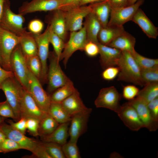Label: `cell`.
<instances>
[{
  "label": "cell",
  "mask_w": 158,
  "mask_h": 158,
  "mask_svg": "<svg viewBox=\"0 0 158 158\" xmlns=\"http://www.w3.org/2000/svg\"><path fill=\"white\" fill-rule=\"evenodd\" d=\"M125 31L123 26L112 25L102 27L98 36L99 42L107 45Z\"/></svg>",
  "instance_id": "cell-28"
},
{
  "label": "cell",
  "mask_w": 158,
  "mask_h": 158,
  "mask_svg": "<svg viewBox=\"0 0 158 158\" xmlns=\"http://www.w3.org/2000/svg\"><path fill=\"white\" fill-rule=\"evenodd\" d=\"M85 18L84 25L86 29L87 41L98 44L99 42L98 36L102 26L96 16L92 12Z\"/></svg>",
  "instance_id": "cell-24"
},
{
  "label": "cell",
  "mask_w": 158,
  "mask_h": 158,
  "mask_svg": "<svg viewBox=\"0 0 158 158\" xmlns=\"http://www.w3.org/2000/svg\"><path fill=\"white\" fill-rule=\"evenodd\" d=\"M19 44L18 36L0 27V55L2 67L5 70L11 71V55L16 47Z\"/></svg>",
  "instance_id": "cell-6"
},
{
  "label": "cell",
  "mask_w": 158,
  "mask_h": 158,
  "mask_svg": "<svg viewBox=\"0 0 158 158\" xmlns=\"http://www.w3.org/2000/svg\"><path fill=\"white\" fill-rule=\"evenodd\" d=\"M128 0H108L111 9L128 6Z\"/></svg>",
  "instance_id": "cell-51"
},
{
  "label": "cell",
  "mask_w": 158,
  "mask_h": 158,
  "mask_svg": "<svg viewBox=\"0 0 158 158\" xmlns=\"http://www.w3.org/2000/svg\"><path fill=\"white\" fill-rule=\"evenodd\" d=\"M0 130L7 138L17 142L22 149L33 153L40 141L27 137L20 132L12 127L10 124L4 122L0 126Z\"/></svg>",
  "instance_id": "cell-13"
},
{
  "label": "cell",
  "mask_w": 158,
  "mask_h": 158,
  "mask_svg": "<svg viewBox=\"0 0 158 158\" xmlns=\"http://www.w3.org/2000/svg\"><path fill=\"white\" fill-rule=\"evenodd\" d=\"M137 96L147 104L158 97V83L145 84Z\"/></svg>",
  "instance_id": "cell-32"
},
{
  "label": "cell",
  "mask_w": 158,
  "mask_h": 158,
  "mask_svg": "<svg viewBox=\"0 0 158 158\" xmlns=\"http://www.w3.org/2000/svg\"><path fill=\"white\" fill-rule=\"evenodd\" d=\"M131 20L137 24L150 38L156 39L158 35V28L148 18L144 11L139 8Z\"/></svg>",
  "instance_id": "cell-21"
},
{
  "label": "cell",
  "mask_w": 158,
  "mask_h": 158,
  "mask_svg": "<svg viewBox=\"0 0 158 158\" xmlns=\"http://www.w3.org/2000/svg\"><path fill=\"white\" fill-rule=\"evenodd\" d=\"M135 37L125 31L107 45L132 54L135 50Z\"/></svg>",
  "instance_id": "cell-23"
},
{
  "label": "cell",
  "mask_w": 158,
  "mask_h": 158,
  "mask_svg": "<svg viewBox=\"0 0 158 158\" xmlns=\"http://www.w3.org/2000/svg\"><path fill=\"white\" fill-rule=\"evenodd\" d=\"M119 71V68L117 66L109 67L104 69L102 73V77L105 80H112L118 76Z\"/></svg>",
  "instance_id": "cell-43"
},
{
  "label": "cell",
  "mask_w": 158,
  "mask_h": 158,
  "mask_svg": "<svg viewBox=\"0 0 158 158\" xmlns=\"http://www.w3.org/2000/svg\"><path fill=\"white\" fill-rule=\"evenodd\" d=\"M117 66L119 69L117 76L118 80L131 83L141 87L144 86L141 69L130 52L122 51Z\"/></svg>",
  "instance_id": "cell-1"
},
{
  "label": "cell",
  "mask_w": 158,
  "mask_h": 158,
  "mask_svg": "<svg viewBox=\"0 0 158 158\" xmlns=\"http://www.w3.org/2000/svg\"><path fill=\"white\" fill-rule=\"evenodd\" d=\"M48 58L49 65L47 73V91L51 93L71 80L62 70L59 65V61L54 51L49 52Z\"/></svg>",
  "instance_id": "cell-2"
},
{
  "label": "cell",
  "mask_w": 158,
  "mask_h": 158,
  "mask_svg": "<svg viewBox=\"0 0 158 158\" xmlns=\"http://www.w3.org/2000/svg\"><path fill=\"white\" fill-rule=\"evenodd\" d=\"M34 157L39 158H51L48 154L42 142H39L35 151L32 153Z\"/></svg>",
  "instance_id": "cell-47"
},
{
  "label": "cell",
  "mask_w": 158,
  "mask_h": 158,
  "mask_svg": "<svg viewBox=\"0 0 158 158\" xmlns=\"http://www.w3.org/2000/svg\"><path fill=\"white\" fill-rule=\"evenodd\" d=\"M14 76L12 71L5 70L0 65V89L2 83L6 80Z\"/></svg>",
  "instance_id": "cell-50"
},
{
  "label": "cell",
  "mask_w": 158,
  "mask_h": 158,
  "mask_svg": "<svg viewBox=\"0 0 158 158\" xmlns=\"http://www.w3.org/2000/svg\"><path fill=\"white\" fill-rule=\"evenodd\" d=\"M81 0H63L60 8L64 11L80 6Z\"/></svg>",
  "instance_id": "cell-48"
},
{
  "label": "cell",
  "mask_w": 158,
  "mask_h": 158,
  "mask_svg": "<svg viewBox=\"0 0 158 158\" xmlns=\"http://www.w3.org/2000/svg\"><path fill=\"white\" fill-rule=\"evenodd\" d=\"M5 0H0V20L3 12L4 5Z\"/></svg>",
  "instance_id": "cell-53"
},
{
  "label": "cell",
  "mask_w": 158,
  "mask_h": 158,
  "mask_svg": "<svg viewBox=\"0 0 158 158\" xmlns=\"http://www.w3.org/2000/svg\"><path fill=\"white\" fill-rule=\"evenodd\" d=\"M141 75L144 85L149 83H158V66L141 69Z\"/></svg>",
  "instance_id": "cell-36"
},
{
  "label": "cell",
  "mask_w": 158,
  "mask_h": 158,
  "mask_svg": "<svg viewBox=\"0 0 158 158\" xmlns=\"http://www.w3.org/2000/svg\"><path fill=\"white\" fill-rule=\"evenodd\" d=\"M42 22L38 19H34L30 21L28 25V28L30 32L33 35L41 34L44 28Z\"/></svg>",
  "instance_id": "cell-44"
},
{
  "label": "cell",
  "mask_w": 158,
  "mask_h": 158,
  "mask_svg": "<svg viewBox=\"0 0 158 158\" xmlns=\"http://www.w3.org/2000/svg\"><path fill=\"white\" fill-rule=\"evenodd\" d=\"M138 0H128V6L135 4Z\"/></svg>",
  "instance_id": "cell-55"
},
{
  "label": "cell",
  "mask_w": 158,
  "mask_h": 158,
  "mask_svg": "<svg viewBox=\"0 0 158 158\" xmlns=\"http://www.w3.org/2000/svg\"><path fill=\"white\" fill-rule=\"evenodd\" d=\"M50 28L48 24L44 31L42 33L33 35L38 49V55L42 65V71L40 81L45 83L47 81V73L48 68L47 60L48 58L49 46L50 43L49 37Z\"/></svg>",
  "instance_id": "cell-10"
},
{
  "label": "cell",
  "mask_w": 158,
  "mask_h": 158,
  "mask_svg": "<svg viewBox=\"0 0 158 158\" xmlns=\"http://www.w3.org/2000/svg\"><path fill=\"white\" fill-rule=\"evenodd\" d=\"M59 124L48 114L40 121L38 129L39 136H46L50 134Z\"/></svg>",
  "instance_id": "cell-31"
},
{
  "label": "cell",
  "mask_w": 158,
  "mask_h": 158,
  "mask_svg": "<svg viewBox=\"0 0 158 158\" xmlns=\"http://www.w3.org/2000/svg\"><path fill=\"white\" fill-rule=\"evenodd\" d=\"M92 111V109L89 108L87 110L71 117L68 129L70 138L69 141L77 142L79 137L86 131L87 123Z\"/></svg>",
  "instance_id": "cell-16"
},
{
  "label": "cell",
  "mask_w": 158,
  "mask_h": 158,
  "mask_svg": "<svg viewBox=\"0 0 158 158\" xmlns=\"http://www.w3.org/2000/svg\"><path fill=\"white\" fill-rule=\"evenodd\" d=\"M64 11L67 30L71 32L77 31L83 28L84 18L92 12V8L90 5L80 6Z\"/></svg>",
  "instance_id": "cell-15"
},
{
  "label": "cell",
  "mask_w": 158,
  "mask_h": 158,
  "mask_svg": "<svg viewBox=\"0 0 158 158\" xmlns=\"http://www.w3.org/2000/svg\"><path fill=\"white\" fill-rule=\"evenodd\" d=\"M18 36L19 44L25 57L38 55L37 44L32 33L26 31Z\"/></svg>",
  "instance_id": "cell-25"
},
{
  "label": "cell",
  "mask_w": 158,
  "mask_h": 158,
  "mask_svg": "<svg viewBox=\"0 0 158 158\" xmlns=\"http://www.w3.org/2000/svg\"><path fill=\"white\" fill-rule=\"evenodd\" d=\"M71 80L54 91L50 96L51 103H61L76 90Z\"/></svg>",
  "instance_id": "cell-29"
},
{
  "label": "cell",
  "mask_w": 158,
  "mask_h": 158,
  "mask_svg": "<svg viewBox=\"0 0 158 158\" xmlns=\"http://www.w3.org/2000/svg\"><path fill=\"white\" fill-rule=\"evenodd\" d=\"M140 90L133 85H128L123 87L122 96L129 101L132 100L137 96Z\"/></svg>",
  "instance_id": "cell-41"
},
{
  "label": "cell",
  "mask_w": 158,
  "mask_h": 158,
  "mask_svg": "<svg viewBox=\"0 0 158 158\" xmlns=\"http://www.w3.org/2000/svg\"><path fill=\"white\" fill-rule=\"evenodd\" d=\"M121 95L114 86L103 88L99 91L95 104L97 108L108 109L117 113L121 108Z\"/></svg>",
  "instance_id": "cell-9"
},
{
  "label": "cell",
  "mask_w": 158,
  "mask_h": 158,
  "mask_svg": "<svg viewBox=\"0 0 158 158\" xmlns=\"http://www.w3.org/2000/svg\"><path fill=\"white\" fill-rule=\"evenodd\" d=\"M0 146L2 152L4 153L9 152L22 149L20 146L17 142L7 138L0 144Z\"/></svg>",
  "instance_id": "cell-39"
},
{
  "label": "cell",
  "mask_w": 158,
  "mask_h": 158,
  "mask_svg": "<svg viewBox=\"0 0 158 158\" xmlns=\"http://www.w3.org/2000/svg\"><path fill=\"white\" fill-rule=\"evenodd\" d=\"M108 0H81L80 6L84 5L89 3H93L101 1H106Z\"/></svg>",
  "instance_id": "cell-52"
},
{
  "label": "cell",
  "mask_w": 158,
  "mask_h": 158,
  "mask_svg": "<svg viewBox=\"0 0 158 158\" xmlns=\"http://www.w3.org/2000/svg\"><path fill=\"white\" fill-rule=\"evenodd\" d=\"M48 114L41 109L29 92L22 87L20 110V118H33L40 121Z\"/></svg>",
  "instance_id": "cell-12"
},
{
  "label": "cell",
  "mask_w": 158,
  "mask_h": 158,
  "mask_svg": "<svg viewBox=\"0 0 158 158\" xmlns=\"http://www.w3.org/2000/svg\"><path fill=\"white\" fill-rule=\"evenodd\" d=\"M128 103L136 110L144 127L150 131L156 130L158 128V121L151 116L148 107V104L137 96Z\"/></svg>",
  "instance_id": "cell-17"
},
{
  "label": "cell",
  "mask_w": 158,
  "mask_h": 158,
  "mask_svg": "<svg viewBox=\"0 0 158 158\" xmlns=\"http://www.w3.org/2000/svg\"><path fill=\"white\" fill-rule=\"evenodd\" d=\"M63 0H32L25 1L19 8L18 13L23 16L38 11H51L60 9Z\"/></svg>",
  "instance_id": "cell-14"
},
{
  "label": "cell",
  "mask_w": 158,
  "mask_h": 158,
  "mask_svg": "<svg viewBox=\"0 0 158 158\" xmlns=\"http://www.w3.org/2000/svg\"><path fill=\"white\" fill-rule=\"evenodd\" d=\"M10 66L11 71L15 78L22 87L27 90L28 87V69L19 44L12 52Z\"/></svg>",
  "instance_id": "cell-4"
},
{
  "label": "cell",
  "mask_w": 158,
  "mask_h": 158,
  "mask_svg": "<svg viewBox=\"0 0 158 158\" xmlns=\"http://www.w3.org/2000/svg\"><path fill=\"white\" fill-rule=\"evenodd\" d=\"M1 152H2V151H1L0 146V153H1Z\"/></svg>",
  "instance_id": "cell-58"
},
{
  "label": "cell",
  "mask_w": 158,
  "mask_h": 158,
  "mask_svg": "<svg viewBox=\"0 0 158 158\" xmlns=\"http://www.w3.org/2000/svg\"><path fill=\"white\" fill-rule=\"evenodd\" d=\"M141 69L151 68L158 66V59H152L144 57L135 50L132 54Z\"/></svg>",
  "instance_id": "cell-34"
},
{
  "label": "cell",
  "mask_w": 158,
  "mask_h": 158,
  "mask_svg": "<svg viewBox=\"0 0 158 158\" xmlns=\"http://www.w3.org/2000/svg\"><path fill=\"white\" fill-rule=\"evenodd\" d=\"M86 54L90 57H94L99 53V49L98 44L91 41H87L84 50Z\"/></svg>",
  "instance_id": "cell-45"
},
{
  "label": "cell",
  "mask_w": 158,
  "mask_h": 158,
  "mask_svg": "<svg viewBox=\"0 0 158 158\" xmlns=\"http://www.w3.org/2000/svg\"><path fill=\"white\" fill-rule=\"evenodd\" d=\"M61 104L65 111L71 117L88 109L84 104L80 94L76 89Z\"/></svg>",
  "instance_id": "cell-22"
},
{
  "label": "cell",
  "mask_w": 158,
  "mask_h": 158,
  "mask_svg": "<svg viewBox=\"0 0 158 158\" xmlns=\"http://www.w3.org/2000/svg\"><path fill=\"white\" fill-rule=\"evenodd\" d=\"M51 12V13L46 18V22L53 32L65 41L68 31L64 11L59 9Z\"/></svg>",
  "instance_id": "cell-19"
},
{
  "label": "cell",
  "mask_w": 158,
  "mask_h": 158,
  "mask_svg": "<svg viewBox=\"0 0 158 158\" xmlns=\"http://www.w3.org/2000/svg\"><path fill=\"white\" fill-rule=\"evenodd\" d=\"M0 65L1 66V67H2V61H1L0 55Z\"/></svg>",
  "instance_id": "cell-57"
},
{
  "label": "cell",
  "mask_w": 158,
  "mask_h": 158,
  "mask_svg": "<svg viewBox=\"0 0 158 158\" xmlns=\"http://www.w3.org/2000/svg\"><path fill=\"white\" fill-rule=\"evenodd\" d=\"M70 122L59 124L50 134L40 136L41 140L43 142H51L63 145L67 142Z\"/></svg>",
  "instance_id": "cell-26"
},
{
  "label": "cell",
  "mask_w": 158,
  "mask_h": 158,
  "mask_svg": "<svg viewBox=\"0 0 158 158\" xmlns=\"http://www.w3.org/2000/svg\"><path fill=\"white\" fill-rule=\"evenodd\" d=\"M6 138L4 134L0 130V144Z\"/></svg>",
  "instance_id": "cell-54"
},
{
  "label": "cell",
  "mask_w": 158,
  "mask_h": 158,
  "mask_svg": "<svg viewBox=\"0 0 158 158\" xmlns=\"http://www.w3.org/2000/svg\"><path fill=\"white\" fill-rule=\"evenodd\" d=\"M25 58L28 69L40 80L41 73L42 65L38 55L29 57H25Z\"/></svg>",
  "instance_id": "cell-33"
},
{
  "label": "cell",
  "mask_w": 158,
  "mask_h": 158,
  "mask_svg": "<svg viewBox=\"0 0 158 158\" xmlns=\"http://www.w3.org/2000/svg\"><path fill=\"white\" fill-rule=\"evenodd\" d=\"M144 2V0H138L130 6L111 9L110 18L107 26H123L131 20L136 11Z\"/></svg>",
  "instance_id": "cell-11"
},
{
  "label": "cell",
  "mask_w": 158,
  "mask_h": 158,
  "mask_svg": "<svg viewBox=\"0 0 158 158\" xmlns=\"http://www.w3.org/2000/svg\"><path fill=\"white\" fill-rule=\"evenodd\" d=\"M25 21L23 16L13 13L11 9L10 1L5 0L0 20V27L19 36L26 31V28L23 27Z\"/></svg>",
  "instance_id": "cell-3"
},
{
  "label": "cell",
  "mask_w": 158,
  "mask_h": 158,
  "mask_svg": "<svg viewBox=\"0 0 158 158\" xmlns=\"http://www.w3.org/2000/svg\"><path fill=\"white\" fill-rule=\"evenodd\" d=\"M5 118L4 117L0 116V126L2 123L4 122V121Z\"/></svg>",
  "instance_id": "cell-56"
},
{
  "label": "cell",
  "mask_w": 158,
  "mask_h": 158,
  "mask_svg": "<svg viewBox=\"0 0 158 158\" xmlns=\"http://www.w3.org/2000/svg\"><path fill=\"white\" fill-rule=\"evenodd\" d=\"M40 121L36 118H30L26 119L27 129L34 136H39L38 129Z\"/></svg>",
  "instance_id": "cell-42"
},
{
  "label": "cell",
  "mask_w": 158,
  "mask_h": 158,
  "mask_svg": "<svg viewBox=\"0 0 158 158\" xmlns=\"http://www.w3.org/2000/svg\"><path fill=\"white\" fill-rule=\"evenodd\" d=\"M8 122L13 128L24 134H25L27 129L26 119L22 118L16 122H14L11 120H8Z\"/></svg>",
  "instance_id": "cell-46"
},
{
  "label": "cell",
  "mask_w": 158,
  "mask_h": 158,
  "mask_svg": "<svg viewBox=\"0 0 158 158\" xmlns=\"http://www.w3.org/2000/svg\"><path fill=\"white\" fill-rule=\"evenodd\" d=\"M42 142L51 158H65L62 146L53 142Z\"/></svg>",
  "instance_id": "cell-38"
},
{
  "label": "cell",
  "mask_w": 158,
  "mask_h": 158,
  "mask_svg": "<svg viewBox=\"0 0 158 158\" xmlns=\"http://www.w3.org/2000/svg\"><path fill=\"white\" fill-rule=\"evenodd\" d=\"M65 158H80L81 156L77 142L69 141L62 146Z\"/></svg>",
  "instance_id": "cell-37"
},
{
  "label": "cell",
  "mask_w": 158,
  "mask_h": 158,
  "mask_svg": "<svg viewBox=\"0 0 158 158\" xmlns=\"http://www.w3.org/2000/svg\"><path fill=\"white\" fill-rule=\"evenodd\" d=\"M98 45L99 49L100 62L102 68L104 69L109 67L117 66L122 51L99 42Z\"/></svg>",
  "instance_id": "cell-20"
},
{
  "label": "cell",
  "mask_w": 158,
  "mask_h": 158,
  "mask_svg": "<svg viewBox=\"0 0 158 158\" xmlns=\"http://www.w3.org/2000/svg\"><path fill=\"white\" fill-rule=\"evenodd\" d=\"M48 114L59 124L69 122L71 118L61 103H51Z\"/></svg>",
  "instance_id": "cell-30"
},
{
  "label": "cell",
  "mask_w": 158,
  "mask_h": 158,
  "mask_svg": "<svg viewBox=\"0 0 158 158\" xmlns=\"http://www.w3.org/2000/svg\"><path fill=\"white\" fill-rule=\"evenodd\" d=\"M148 107L152 117L158 121V97L150 102Z\"/></svg>",
  "instance_id": "cell-49"
},
{
  "label": "cell",
  "mask_w": 158,
  "mask_h": 158,
  "mask_svg": "<svg viewBox=\"0 0 158 158\" xmlns=\"http://www.w3.org/2000/svg\"><path fill=\"white\" fill-rule=\"evenodd\" d=\"M0 116L17 121L13 110L6 100L0 102Z\"/></svg>",
  "instance_id": "cell-40"
},
{
  "label": "cell",
  "mask_w": 158,
  "mask_h": 158,
  "mask_svg": "<svg viewBox=\"0 0 158 158\" xmlns=\"http://www.w3.org/2000/svg\"><path fill=\"white\" fill-rule=\"evenodd\" d=\"M93 12L100 22L102 27L107 26L111 10L108 0L91 4Z\"/></svg>",
  "instance_id": "cell-27"
},
{
  "label": "cell",
  "mask_w": 158,
  "mask_h": 158,
  "mask_svg": "<svg viewBox=\"0 0 158 158\" xmlns=\"http://www.w3.org/2000/svg\"><path fill=\"white\" fill-rule=\"evenodd\" d=\"M22 87L14 76L6 80L0 88L5 95L6 100L13 110L17 121L20 118V110Z\"/></svg>",
  "instance_id": "cell-5"
},
{
  "label": "cell",
  "mask_w": 158,
  "mask_h": 158,
  "mask_svg": "<svg viewBox=\"0 0 158 158\" xmlns=\"http://www.w3.org/2000/svg\"><path fill=\"white\" fill-rule=\"evenodd\" d=\"M50 43L52 45L54 48V51L60 61V57L64 47L65 43L64 41L53 32L50 27Z\"/></svg>",
  "instance_id": "cell-35"
},
{
  "label": "cell",
  "mask_w": 158,
  "mask_h": 158,
  "mask_svg": "<svg viewBox=\"0 0 158 158\" xmlns=\"http://www.w3.org/2000/svg\"><path fill=\"white\" fill-rule=\"evenodd\" d=\"M28 87L27 90L41 109L48 114L51 104L50 96L43 88L40 80L28 69Z\"/></svg>",
  "instance_id": "cell-7"
},
{
  "label": "cell",
  "mask_w": 158,
  "mask_h": 158,
  "mask_svg": "<svg viewBox=\"0 0 158 158\" xmlns=\"http://www.w3.org/2000/svg\"><path fill=\"white\" fill-rule=\"evenodd\" d=\"M117 114L124 124L130 130L137 131L144 128L136 110L128 102L121 106Z\"/></svg>",
  "instance_id": "cell-18"
},
{
  "label": "cell",
  "mask_w": 158,
  "mask_h": 158,
  "mask_svg": "<svg viewBox=\"0 0 158 158\" xmlns=\"http://www.w3.org/2000/svg\"><path fill=\"white\" fill-rule=\"evenodd\" d=\"M87 42L84 25L79 30L71 32L69 39L65 44L60 58V61L63 60L65 67H66L69 59L74 52L78 50H84Z\"/></svg>",
  "instance_id": "cell-8"
}]
</instances>
